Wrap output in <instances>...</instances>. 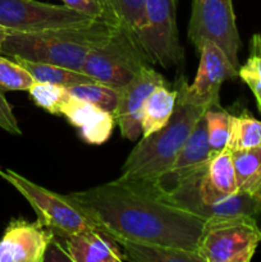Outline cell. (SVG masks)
<instances>
[{
  "label": "cell",
  "mask_w": 261,
  "mask_h": 262,
  "mask_svg": "<svg viewBox=\"0 0 261 262\" xmlns=\"http://www.w3.org/2000/svg\"><path fill=\"white\" fill-rule=\"evenodd\" d=\"M3 178L9 182L32 206L37 220L54 233L55 237L67 238L74 233L97 229V225L68 194H59L28 181L20 174L8 169Z\"/></svg>",
  "instance_id": "6"
},
{
  "label": "cell",
  "mask_w": 261,
  "mask_h": 262,
  "mask_svg": "<svg viewBox=\"0 0 261 262\" xmlns=\"http://www.w3.org/2000/svg\"><path fill=\"white\" fill-rule=\"evenodd\" d=\"M54 237L38 220H12L0 239V262H42Z\"/></svg>",
  "instance_id": "13"
},
{
  "label": "cell",
  "mask_w": 261,
  "mask_h": 262,
  "mask_svg": "<svg viewBox=\"0 0 261 262\" xmlns=\"http://www.w3.org/2000/svg\"><path fill=\"white\" fill-rule=\"evenodd\" d=\"M7 36H8V28H5L4 26L0 25V50H2V46L3 43H4Z\"/></svg>",
  "instance_id": "31"
},
{
  "label": "cell",
  "mask_w": 261,
  "mask_h": 262,
  "mask_svg": "<svg viewBox=\"0 0 261 262\" xmlns=\"http://www.w3.org/2000/svg\"><path fill=\"white\" fill-rule=\"evenodd\" d=\"M238 76L252 91L261 113V35L255 33L250 41V54L243 66L238 69Z\"/></svg>",
  "instance_id": "25"
},
{
  "label": "cell",
  "mask_w": 261,
  "mask_h": 262,
  "mask_svg": "<svg viewBox=\"0 0 261 262\" xmlns=\"http://www.w3.org/2000/svg\"><path fill=\"white\" fill-rule=\"evenodd\" d=\"M160 84H165L164 77L148 66L141 69L127 84L120 87L114 118L123 138L136 141L142 135L143 105L148 95Z\"/></svg>",
  "instance_id": "12"
},
{
  "label": "cell",
  "mask_w": 261,
  "mask_h": 262,
  "mask_svg": "<svg viewBox=\"0 0 261 262\" xmlns=\"http://www.w3.org/2000/svg\"><path fill=\"white\" fill-rule=\"evenodd\" d=\"M115 27L118 26L97 18L84 25L38 32L8 30L0 54L82 71L90 51L107 41Z\"/></svg>",
  "instance_id": "3"
},
{
  "label": "cell",
  "mask_w": 261,
  "mask_h": 262,
  "mask_svg": "<svg viewBox=\"0 0 261 262\" xmlns=\"http://www.w3.org/2000/svg\"><path fill=\"white\" fill-rule=\"evenodd\" d=\"M230 152L234 164L238 192L261 200V145Z\"/></svg>",
  "instance_id": "20"
},
{
  "label": "cell",
  "mask_w": 261,
  "mask_h": 262,
  "mask_svg": "<svg viewBox=\"0 0 261 262\" xmlns=\"http://www.w3.org/2000/svg\"><path fill=\"white\" fill-rule=\"evenodd\" d=\"M125 261L135 262H201L196 252L156 243L117 239Z\"/></svg>",
  "instance_id": "18"
},
{
  "label": "cell",
  "mask_w": 261,
  "mask_h": 262,
  "mask_svg": "<svg viewBox=\"0 0 261 262\" xmlns=\"http://www.w3.org/2000/svg\"><path fill=\"white\" fill-rule=\"evenodd\" d=\"M35 79L17 61L0 55V90L7 91H28Z\"/></svg>",
  "instance_id": "28"
},
{
  "label": "cell",
  "mask_w": 261,
  "mask_h": 262,
  "mask_svg": "<svg viewBox=\"0 0 261 262\" xmlns=\"http://www.w3.org/2000/svg\"><path fill=\"white\" fill-rule=\"evenodd\" d=\"M69 199L112 239L156 243L196 252L206 220L169 201L150 183L115 179Z\"/></svg>",
  "instance_id": "1"
},
{
  "label": "cell",
  "mask_w": 261,
  "mask_h": 262,
  "mask_svg": "<svg viewBox=\"0 0 261 262\" xmlns=\"http://www.w3.org/2000/svg\"><path fill=\"white\" fill-rule=\"evenodd\" d=\"M96 3L102 19L130 31L140 40L147 27L145 0H96Z\"/></svg>",
  "instance_id": "17"
},
{
  "label": "cell",
  "mask_w": 261,
  "mask_h": 262,
  "mask_svg": "<svg viewBox=\"0 0 261 262\" xmlns=\"http://www.w3.org/2000/svg\"><path fill=\"white\" fill-rule=\"evenodd\" d=\"M18 64L23 67L26 71L31 73L36 82H46V83L58 84L63 87H71L79 83H89L96 82L89 74L82 71L66 68V67L56 66V64L42 63V61H32L22 58H14Z\"/></svg>",
  "instance_id": "21"
},
{
  "label": "cell",
  "mask_w": 261,
  "mask_h": 262,
  "mask_svg": "<svg viewBox=\"0 0 261 262\" xmlns=\"http://www.w3.org/2000/svg\"><path fill=\"white\" fill-rule=\"evenodd\" d=\"M204 117L209 145L214 155L227 148L230 135V114L220 106H214L207 109Z\"/></svg>",
  "instance_id": "26"
},
{
  "label": "cell",
  "mask_w": 261,
  "mask_h": 262,
  "mask_svg": "<svg viewBox=\"0 0 261 262\" xmlns=\"http://www.w3.org/2000/svg\"><path fill=\"white\" fill-rule=\"evenodd\" d=\"M64 247L72 262H122L119 245L99 229H87L64 238Z\"/></svg>",
  "instance_id": "16"
},
{
  "label": "cell",
  "mask_w": 261,
  "mask_h": 262,
  "mask_svg": "<svg viewBox=\"0 0 261 262\" xmlns=\"http://www.w3.org/2000/svg\"><path fill=\"white\" fill-rule=\"evenodd\" d=\"M204 181L216 193L232 194L238 192L232 152L228 148L211 156L204 173Z\"/></svg>",
  "instance_id": "22"
},
{
  "label": "cell",
  "mask_w": 261,
  "mask_h": 262,
  "mask_svg": "<svg viewBox=\"0 0 261 262\" xmlns=\"http://www.w3.org/2000/svg\"><path fill=\"white\" fill-rule=\"evenodd\" d=\"M73 127L78 128L84 142L90 145H101L106 142L113 133L115 118L90 102L72 96L61 109V114Z\"/></svg>",
  "instance_id": "15"
},
{
  "label": "cell",
  "mask_w": 261,
  "mask_h": 262,
  "mask_svg": "<svg viewBox=\"0 0 261 262\" xmlns=\"http://www.w3.org/2000/svg\"><path fill=\"white\" fill-rule=\"evenodd\" d=\"M261 145V120L248 114H230V135L227 148L245 150Z\"/></svg>",
  "instance_id": "23"
},
{
  "label": "cell",
  "mask_w": 261,
  "mask_h": 262,
  "mask_svg": "<svg viewBox=\"0 0 261 262\" xmlns=\"http://www.w3.org/2000/svg\"><path fill=\"white\" fill-rule=\"evenodd\" d=\"M28 92L35 104L50 114H61V109L71 97L66 87L46 82L35 81Z\"/></svg>",
  "instance_id": "27"
},
{
  "label": "cell",
  "mask_w": 261,
  "mask_h": 262,
  "mask_svg": "<svg viewBox=\"0 0 261 262\" xmlns=\"http://www.w3.org/2000/svg\"><path fill=\"white\" fill-rule=\"evenodd\" d=\"M205 170L206 168L182 184L166 199L205 220L240 215L257 216L261 210V200L243 192L232 194L216 193L205 183Z\"/></svg>",
  "instance_id": "7"
},
{
  "label": "cell",
  "mask_w": 261,
  "mask_h": 262,
  "mask_svg": "<svg viewBox=\"0 0 261 262\" xmlns=\"http://www.w3.org/2000/svg\"><path fill=\"white\" fill-rule=\"evenodd\" d=\"M178 0H145L147 27L141 36V45L151 63L169 69L184 61V50L177 26Z\"/></svg>",
  "instance_id": "9"
},
{
  "label": "cell",
  "mask_w": 261,
  "mask_h": 262,
  "mask_svg": "<svg viewBox=\"0 0 261 262\" xmlns=\"http://www.w3.org/2000/svg\"><path fill=\"white\" fill-rule=\"evenodd\" d=\"M187 35L196 50L202 41L215 42L227 54L234 68L240 69L241 38L232 0H192Z\"/></svg>",
  "instance_id": "8"
},
{
  "label": "cell",
  "mask_w": 261,
  "mask_h": 262,
  "mask_svg": "<svg viewBox=\"0 0 261 262\" xmlns=\"http://www.w3.org/2000/svg\"><path fill=\"white\" fill-rule=\"evenodd\" d=\"M197 51L200 53L199 69L196 78L189 84V91L196 99L219 106L220 87L228 79L235 78L238 69L212 41H202Z\"/></svg>",
  "instance_id": "14"
},
{
  "label": "cell",
  "mask_w": 261,
  "mask_h": 262,
  "mask_svg": "<svg viewBox=\"0 0 261 262\" xmlns=\"http://www.w3.org/2000/svg\"><path fill=\"white\" fill-rule=\"evenodd\" d=\"M96 17L36 0H0V25L10 31L38 32L53 28L84 25Z\"/></svg>",
  "instance_id": "10"
},
{
  "label": "cell",
  "mask_w": 261,
  "mask_h": 262,
  "mask_svg": "<svg viewBox=\"0 0 261 262\" xmlns=\"http://www.w3.org/2000/svg\"><path fill=\"white\" fill-rule=\"evenodd\" d=\"M72 96L90 102L100 109L114 115L119 96V89H114L100 82H89L67 87Z\"/></svg>",
  "instance_id": "24"
},
{
  "label": "cell",
  "mask_w": 261,
  "mask_h": 262,
  "mask_svg": "<svg viewBox=\"0 0 261 262\" xmlns=\"http://www.w3.org/2000/svg\"><path fill=\"white\" fill-rule=\"evenodd\" d=\"M151 64L140 40L130 31L118 26L107 41L90 51L82 72L96 82L120 89Z\"/></svg>",
  "instance_id": "5"
},
{
  "label": "cell",
  "mask_w": 261,
  "mask_h": 262,
  "mask_svg": "<svg viewBox=\"0 0 261 262\" xmlns=\"http://www.w3.org/2000/svg\"><path fill=\"white\" fill-rule=\"evenodd\" d=\"M177 102V91H170L165 84L156 87L146 100L142 113V137L161 129L168 124Z\"/></svg>",
  "instance_id": "19"
},
{
  "label": "cell",
  "mask_w": 261,
  "mask_h": 262,
  "mask_svg": "<svg viewBox=\"0 0 261 262\" xmlns=\"http://www.w3.org/2000/svg\"><path fill=\"white\" fill-rule=\"evenodd\" d=\"M2 174H3V171H0V176H2Z\"/></svg>",
  "instance_id": "33"
},
{
  "label": "cell",
  "mask_w": 261,
  "mask_h": 262,
  "mask_svg": "<svg viewBox=\"0 0 261 262\" xmlns=\"http://www.w3.org/2000/svg\"><path fill=\"white\" fill-rule=\"evenodd\" d=\"M260 242L256 217H214L205 222L196 255L201 262H250Z\"/></svg>",
  "instance_id": "4"
},
{
  "label": "cell",
  "mask_w": 261,
  "mask_h": 262,
  "mask_svg": "<svg viewBox=\"0 0 261 262\" xmlns=\"http://www.w3.org/2000/svg\"><path fill=\"white\" fill-rule=\"evenodd\" d=\"M0 128L7 130L10 135H20L18 120L13 113L12 106L7 101L4 96V92L0 90Z\"/></svg>",
  "instance_id": "29"
},
{
  "label": "cell",
  "mask_w": 261,
  "mask_h": 262,
  "mask_svg": "<svg viewBox=\"0 0 261 262\" xmlns=\"http://www.w3.org/2000/svg\"><path fill=\"white\" fill-rule=\"evenodd\" d=\"M64 5L71 9L78 10L92 17L101 18V10L96 0H63Z\"/></svg>",
  "instance_id": "30"
},
{
  "label": "cell",
  "mask_w": 261,
  "mask_h": 262,
  "mask_svg": "<svg viewBox=\"0 0 261 262\" xmlns=\"http://www.w3.org/2000/svg\"><path fill=\"white\" fill-rule=\"evenodd\" d=\"M211 156L212 151L207 138L206 120L202 117L171 165L150 184L159 193L168 197L188 179L204 170Z\"/></svg>",
  "instance_id": "11"
},
{
  "label": "cell",
  "mask_w": 261,
  "mask_h": 262,
  "mask_svg": "<svg viewBox=\"0 0 261 262\" xmlns=\"http://www.w3.org/2000/svg\"><path fill=\"white\" fill-rule=\"evenodd\" d=\"M256 223H257L258 228H260V230H261V210H260V212L257 214V216H256Z\"/></svg>",
  "instance_id": "32"
},
{
  "label": "cell",
  "mask_w": 261,
  "mask_h": 262,
  "mask_svg": "<svg viewBox=\"0 0 261 262\" xmlns=\"http://www.w3.org/2000/svg\"><path fill=\"white\" fill-rule=\"evenodd\" d=\"M176 91V107L168 124L141 138L123 164L119 179L145 183L155 181L171 165L206 110L214 107L191 94L184 77L177 79Z\"/></svg>",
  "instance_id": "2"
}]
</instances>
